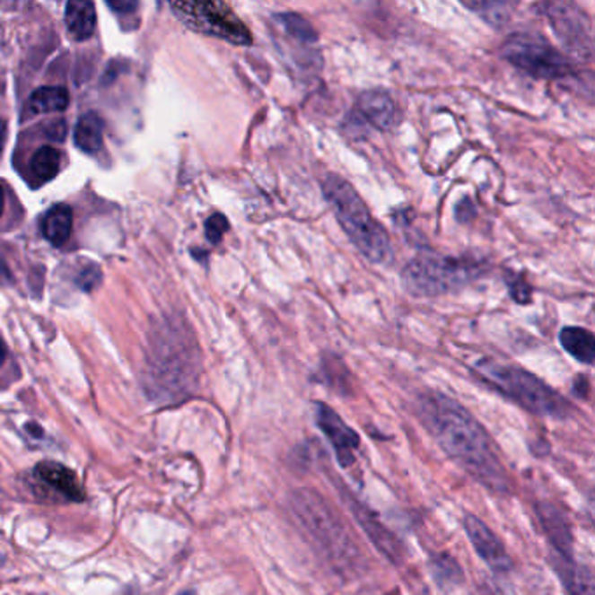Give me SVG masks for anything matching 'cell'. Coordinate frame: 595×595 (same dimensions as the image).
Instances as JSON below:
<instances>
[{
  "label": "cell",
  "instance_id": "7c38bea8",
  "mask_svg": "<svg viewBox=\"0 0 595 595\" xmlns=\"http://www.w3.org/2000/svg\"><path fill=\"white\" fill-rule=\"evenodd\" d=\"M465 531L468 534L475 552L478 557L489 565L494 573H508L512 569V559L503 545L502 539L491 531L487 524H484L478 517H465Z\"/></svg>",
  "mask_w": 595,
  "mask_h": 595
},
{
  "label": "cell",
  "instance_id": "5b68a950",
  "mask_svg": "<svg viewBox=\"0 0 595 595\" xmlns=\"http://www.w3.org/2000/svg\"><path fill=\"white\" fill-rule=\"evenodd\" d=\"M482 262L468 257L423 253L402 271V284L410 295L437 297L456 292L482 275Z\"/></svg>",
  "mask_w": 595,
  "mask_h": 595
},
{
  "label": "cell",
  "instance_id": "7402d4cb",
  "mask_svg": "<svg viewBox=\"0 0 595 595\" xmlns=\"http://www.w3.org/2000/svg\"><path fill=\"white\" fill-rule=\"evenodd\" d=\"M60 164L62 156L55 147H40L31 159V175L40 182H48L58 175Z\"/></svg>",
  "mask_w": 595,
  "mask_h": 595
},
{
  "label": "cell",
  "instance_id": "1f68e13d",
  "mask_svg": "<svg viewBox=\"0 0 595 595\" xmlns=\"http://www.w3.org/2000/svg\"><path fill=\"white\" fill-rule=\"evenodd\" d=\"M110 7H114V9H135L136 7V4H109Z\"/></svg>",
  "mask_w": 595,
  "mask_h": 595
},
{
  "label": "cell",
  "instance_id": "30bf717a",
  "mask_svg": "<svg viewBox=\"0 0 595 595\" xmlns=\"http://www.w3.org/2000/svg\"><path fill=\"white\" fill-rule=\"evenodd\" d=\"M314 419L321 433L330 442L337 463L343 468L353 467L356 461V451L360 449V435L327 404H314Z\"/></svg>",
  "mask_w": 595,
  "mask_h": 595
},
{
  "label": "cell",
  "instance_id": "4dcf8cb0",
  "mask_svg": "<svg viewBox=\"0 0 595 595\" xmlns=\"http://www.w3.org/2000/svg\"><path fill=\"white\" fill-rule=\"evenodd\" d=\"M5 356H7V349H5V345H4V341H2V337H0V367H2V363L5 362Z\"/></svg>",
  "mask_w": 595,
  "mask_h": 595
},
{
  "label": "cell",
  "instance_id": "52a82bcc",
  "mask_svg": "<svg viewBox=\"0 0 595 595\" xmlns=\"http://www.w3.org/2000/svg\"><path fill=\"white\" fill-rule=\"evenodd\" d=\"M175 14L190 27L212 37H219L236 46H250L249 27L236 16V13L222 2H175L171 4Z\"/></svg>",
  "mask_w": 595,
  "mask_h": 595
},
{
  "label": "cell",
  "instance_id": "5bb4252c",
  "mask_svg": "<svg viewBox=\"0 0 595 595\" xmlns=\"http://www.w3.org/2000/svg\"><path fill=\"white\" fill-rule=\"evenodd\" d=\"M538 513L554 550L559 554V561H573V536L561 510L550 503H543Z\"/></svg>",
  "mask_w": 595,
  "mask_h": 595
},
{
  "label": "cell",
  "instance_id": "83f0119b",
  "mask_svg": "<svg viewBox=\"0 0 595 595\" xmlns=\"http://www.w3.org/2000/svg\"><path fill=\"white\" fill-rule=\"evenodd\" d=\"M589 389H591V384H589V379H587V376L576 377V381H574V393H576L578 397L587 398V397H589Z\"/></svg>",
  "mask_w": 595,
  "mask_h": 595
},
{
  "label": "cell",
  "instance_id": "7a4b0ae2",
  "mask_svg": "<svg viewBox=\"0 0 595 595\" xmlns=\"http://www.w3.org/2000/svg\"><path fill=\"white\" fill-rule=\"evenodd\" d=\"M292 510L316 550L341 573L358 571L362 552L339 515L314 491L299 489L292 496Z\"/></svg>",
  "mask_w": 595,
  "mask_h": 595
},
{
  "label": "cell",
  "instance_id": "9c48e42d",
  "mask_svg": "<svg viewBox=\"0 0 595 595\" xmlns=\"http://www.w3.org/2000/svg\"><path fill=\"white\" fill-rule=\"evenodd\" d=\"M273 25L286 40L288 57L293 62L301 68H319L321 57L318 51V33L304 16L295 13H278L273 14Z\"/></svg>",
  "mask_w": 595,
  "mask_h": 595
},
{
  "label": "cell",
  "instance_id": "ac0fdd59",
  "mask_svg": "<svg viewBox=\"0 0 595 595\" xmlns=\"http://www.w3.org/2000/svg\"><path fill=\"white\" fill-rule=\"evenodd\" d=\"M72 220L74 215L68 205L53 206L42 220L44 238L55 247H63L72 234Z\"/></svg>",
  "mask_w": 595,
  "mask_h": 595
},
{
  "label": "cell",
  "instance_id": "484cf974",
  "mask_svg": "<svg viewBox=\"0 0 595 595\" xmlns=\"http://www.w3.org/2000/svg\"><path fill=\"white\" fill-rule=\"evenodd\" d=\"M508 286H510V295L513 297L515 302H519V304L531 302V286L524 278H515V280L508 282Z\"/></svg>",
  "mask_w": 595,
  "mask_h": 595
},
{
  "label": "cell",
  "instance_id": "603a6c76",
  "mask_svg": "<svg viewBox=\"0 0 595 595\" xmlns=\"http://www.w3.org/2000/svg\"><path fill=\"white\" fill-rule=\"evenodd\" d=\"M465 7H468L471 11H475L480 18H484L487 23L494 25V27H502L504 23H508V20L512 18V9L513 5L510 2H486V0H470V2H463Z\"/></svg>",
  "mask_w": 595,
  "mask_h": 595
},
{
  "label": "cell",
  "instance_id": "6da1fadb",
  "mask_svg": "<svg viewBox=\"0 0 595 595\" xmlns=\"http://www.w3.org/2000/svg\"><path fill=\"white\" fill-rule=\"evenodd\" d=\"M419 417L442 451L478 484L508 493V475L486 428L451 397L432 391L419 400Z\"/></svg>",
  "mask_w": 595,
  "mask_h": 595
},
{
  "label": "cell",
  "instance_id": "9a60e30c",
  "mask_svg": "<svg viewBox=\"0 0 595 595\" xmlns=\"http://www.w3.org/2000/svg\"><path fill=\"white\" fill-rule=\"evenodd\" d=\"M35 473L42 482H46L49 487H53L66 500H72V502L84 500V489H83L77 475L74 471L68 470L66 467L53 463V461H44V463L37 465Z\"/></svg>",
  "mask_w": 595,
  "mask_h": 595
},
{
  "label": "cell",
  "instance_id": "8992f818",
  "mask_svg": "<svg viewBox=\"0 0 595 595\" xmlns=\"http://www.w3.org/2000/svg\"><path fill=\"white\" fill-rule=\"evenodd\" d=\"M503 58L534 79L557 81L573 72V65L550 42L531 33H515L503 44Z\"/></svg>",
  "mask_w": 595,
  "mask_h": 595
},
{
  "label": "cell",
  "instance_id": "836d02e7",
  "mask_svg": "<svg viewBox=\"0 0 595 595\" xmlns=\"http://www.w3.org/2000/svg\"><path fill=\"white\" fill-rule=\"evenodd\" d=\"M180 595H196V592H192V591H188V592H182Z\"/></svg>",
  "mask_w": 595,
  "mask_h": 595
},
{
  "label": "cell",
  "instance_id": "d4e9b609",
  "mask_svg": "<svg viewBox=\"0 0 595 595\" xmlns=\"http://www.w3.org/2000/svg\"><path fill=\"white\" fill-rule=\"evenodd\" d=\"M433 569L437 571L439 578H443L447 582L461 580L459 565H458V563H454L451 557H447V556H440L439 561L433 564Z\"/></svg>",
  "mask_w": 595,
  "mask_h": 595
},
{
  "label": "cell",
  "instance_id": "277c9868",
  "mask_svg": "<svg viewBox=\"0 0 595 595\" xmlns=\"http://www.w3.org/2000/svg\"><path fill=\"white\" fill-rule=\"evenodd\" d=\"M475 372L504 397L536 416L565 419L573 412L564 397L531 372L496 360H480Z\"/></svg>",
  "mask_w": 595,
  "mask_h": 595
},
{
  "label": "cell",
  "instance_id": "44dd1931",
  "mask_svg": "<svg viewBox=\"0 0 595 595\" xmlns=\"http://www.w3.org/2000/svg\"><path fill=\"white\" fill-rule=\"evenodd\" d=\"M68 92L60 86L39 88L29 100V110L31 114H51L63 112L68 107Z\"/></svg>",
  "mask_w": 595,
  "mask_h": 595
},
{
  "label": "cell",
  "instance_id": "e0dca14e",
  "mask_svg": "<svg viewBox=\"0 0 595 595\" xmlns=\"http://www.w3.org/2000/svg\"><path fill=\"white\" fill-rule=\"evenodd\" d=\"M559 339L565 353H569L574 360L585 365L594 363L595 339L591 330L582 327H564Z\"/></svg>",
  "mask_w": 595,
  "mask_h": 595
},
{
  "label": "cell",
  "instance_id": "ffe728a7",
  "mask_svg": "<svg viewBox=\"0 0 595 595\" xmlns=\"http://www.w3.org/2000/svg\"><path fill=\"white\" fill-rule=\"evenodd\" d=\"M74 142L83 153L96 154L103 145V119L96 112L83 116L75 125Z\"/></svg>",
  "mask_w": 595,
  "mask_h": 595
},
{
  "label": "cell",
  "instance_id": "4316f807",
  "mask_svg": "<svg viewBox=\"0 0 595 595\" xmlns=\"http://www.w3.org/2000/svg\"><path fill=\"white\" fill-rule=\"evenodd\" d=\"M456 217H458L459 222H468V220L475 217V206H473V203H471L468 197H465V199L458 205V208H456Z\"/></svg>",
  "mask_w": 595,
  "mask_h": 595
},
{
  "label": "cell",
  "instance_id": "4fadbf2b",
  "mask_svg": "<svg viewBox=\"0 0 595 595\" xmlns=\"http://www.w3.org/2000/svg\"><path fill=\"white\" fill-rule=\"evenodd\" d=\"M354 112L379 131H389L398 123V109L391 94L384 90H369L356 98Z\"/></svg>",
  "mask_w": 595,
  "mask_h": 595
},
{
  "label": "cell",
  "instance_id": "8fae6325",
  "mask_svg": "<svg viewBox=\"0 0 595 595\" xmlns=\"http://www.w3.org/2000/svg\"><path fill=\"white\" fill-rule=\"evenodd\" d=\"M341 493H343V500L351 508V513L354 515V519L358 521V524L362 526L365 534L374 541L377 550L393 564H400L404 559L402 543L379 522V519L365 504L356 502L347 489H341Z\"/></svg>",
  "mask_w": 595,
  "mask_h": 595
},
{
  "label": "cell",
  "instance_id": "2e32d148",
  "mask_svg": "<svg viewBox=\"0 0 595 595\" xmlns=\"http://www.w3.org/2000/svg\"><path fill=\"white\" fill-rule=\"evenodd\" d=\"M65 25L75 40H86L96 27V11L92 2L72 0L65 7Z\"/></svg>",
  "mask_w": 595,
  "mask_h": 595
},
{
  "label": "cell",
  "instance_id": "d6986e66",
  "mask_svg": "<svg viewBox=\"0 0 595 595\" xmlns=\"http://www.w3.org/2000/svg\"><path fill=\"white\" fill-rule=\"evenodd\" d=\"M569 595H594V574L587 565H576L574 561H556Z\"/></svg>",
  "mask_w": 595,
  "mask_h": 595
},
{
  "label": "cell",
  "instance_id": "cb8c5ba5",
  "mask_svg": "<svg viewBox=\"0 0 595 595\" xmlns=\"http://www.w3.org/2000/svg\"><path fill=\"white\" fill-rule=\"evenodd\" d=\"M229 231V222L222 215V214H215L210 219L206 220L205 223V232L210 243L217 245L222 241V236Z\"/></svg>",
  "mask_w": 595,
  "mask_h": 595
},
{
  "label": "cell",
  "instance_id": "d6a6232c",
  "mask_svg": "<svg viewBox=\"0 0 595 595\" xmlns=\"http://www.w3.org/2000/svg\"><path fill=\"white\" fill-rule=\"evenodd\" d=\"M2 212H4V190L0 186V217H2Z\"/></svg>",
  "mask_w": 595,
  "mask_h": 595
},
{
  "label": "cell",
  "instance_id": "f1b7e54d",
  "mask_svg": "<svg viewBox=\"0 0 595 595\" xmlns=\"http://www.w3.org/2000/svg\"><path fill=\"white\" fill-rule=\"evenodd\" d=\"M11 278H13V276H11V271H9L5 260H4V257H2V253H0V283L11 282Z\"/></svg>",
  "mask_w": 595,
  "mask_h": 595
},
{
  "label": "cell",
  "instance_id": "ba28073f",
  "mask_svg": "<svg viewBox=\"0 0 595 595\" xmlns=\"http://www.w3.org/2000/svg\"><path fill=\"white\" fill-rule=\"evenodd\" d=\"M541 7L567 53L574 58L591 60L594 53V39L589 16L571 2H548Z\"/></svg>",
  "mask_w": 595,
  "mask_h": 595
},
{
  "label": "cell",
  "instance_id": "f546056e",
  "mask_svg": "<svg viewBox=\"0 0 595 595\" xmlns=\"http://www.w3.org/2000/svg\"><path fill=\"white\" fill-rule=\"evenodd\" d=\"M5 133H7V127H5V123L0 119V153L4 149V142H5Z\"/></svg>",
  "mask_w": 595,
  "mask_h": 595
},
{
  "label": "cell",
  "instance_id": "3957f363",
  "mask_svg": "<svg viewBox=\"0 0 595 595\" xmlns=\"http://www.w3.org/2000/svg\"><path fill=\"white\" fill-rule=\"evenodd\" d=\"M323 194L358 251L374 264H388L393 257L391 240L356 188L343 177L332 173L323 180Z\"/></svg>",
  "mask_w": 595,
  "mask_h": 595
}]
</instances>
